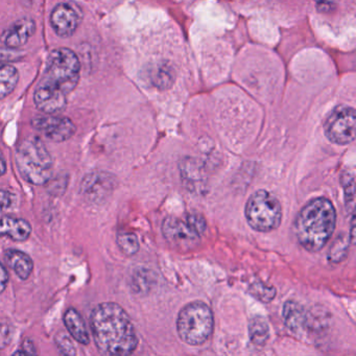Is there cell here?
<instances>
[{
	"mask_svg": "<svg viewBox=\"0 0 356 356\" xmlns=\"http://www.w3.org/2000/svg\"><path fill=\"white\" fill-rule=\"evenodd\" d=\"M32 233V226L24 218L6 216L0 218V238L8 237L14 241H26Z\"/></svg>",
	"mask_w": 356,
	"mask_h": 356,
	"instance_id": "9a60e30c",
	"label": "cell"
},
{
	"mask_svg": "<svg viewBox=\"0 0 356 356\" xmlns=\"http://www.w3.org/2000/svg\"><path fill=\"white\" fill-rule=\"evenodd\" d=\"M90 327L104 355H130L138 346L134 325L126 310L113 302L99 304L91 312Z\"/></svg>",
	"mask_w": 356,
	"mask_h": 356,
	"instance_id": "6da1fadb",
	"label": "cell"
},
{
	"mask_svg": "<svg viewBox=\"0 0 356 356\" xmlns=\"http://www.w3.org/2000/svg\"><path fill=\"white\" fill-rule=\"evenodd\" d=\"M19 80V74L13 66L0 64V99L13 92Z\"/></svg>",
	"mask_w": 356,
	"mask_h": 356,
	"instance_id": "d6986e66",
	"label": "cell"
},
{
	"mask_svg": "<svg viewBox=\"0 0 356 356\" xmlns=\"http://www.w3.org/2000/svg\"><path fill=\"white\" fill-rule=\"evenodd\" d=\"M56 345L60 353L63 355H76L74 343H72L67 333L59 332L55 337Z\"/></svg>",
	"mask_w": 356,
	"mask_h": 356,
	"instance_id": "484cf974",
	"label": "cell"
},
{
	"mask_svg": "<svg viewBox=\"0 0 356 356\" xmlns=\"http://www.w3.org/2000/svg\"><path fill=\"white\" fill-rule=\"evenodd\" d=\"M35 30L36 24L34 20L31 18H22L3 33L0 41L10 49H17L28 42L29 39L34 34Z\"/></svg>",
	"mask_w": 356,
	"mask_h": 356,
	"instance_id": "4fadbf2b",
	"label": "cell"
},
{
	"mask_svg": "<svg viewBox=\"0 0 356 356\" xmlns=\"http://www.w3.org/2000/svg\"><path fill=\"white\" fill-rule=\"evenodd\" d=\"M249 293L259 301L268 303L276 297L277 291L274 286L266 284L261 281H256V282L250 285Z\"/></svg>",
	"mask_w": 356,
	"mask_h": 356,
	"instance_id": "603a6c76",
	"label": "cell"
},
{
	"mask_svg": "<svg viewBox=\"0 0 356 356\" xmlns=\"http://www.w3.org/2000/svg\"><path fill=\"white\" fill-rule=\"evenodd\" d=\"M9 284V274L3 264H0V293H3Z\"/></svg>",
	"mask_w": 356,
	"mask_h": 356,
	"instance_id": "4dcf8cb0",
	"label": "cell"
},
{
	"mask_svg": "<svg viewBox=\"0 0 356 356\" xmlns=\"http://www.w3.org/2000/svg\"><path fill=\"white\" fill-rule=\"evenodd\" d=\"M49 193L51 195H61L65 191L67 186V178L63 176H58L57 178H51L47 183Z\"/></svg>",
	"mask_w": 356,
	"mask_h": 356,
	"instance_id": "4316f807",
	"label": "cell"
},
{
	"mask_svg": "<svg viewBox=\"0 0 356 356\" xmlns=\"http://www.w3.org/2000/svg\"><path fill=\"white\" fill-rule=\"evenodd\" d=\"M314 1L321 9H331L337 3V0H314Z\"/></svg>",
	"mask_w": 356,
	"mask_h": 356,
	"instance_id": "d6a6232c",
	"label": "cell"
},
{
	"mask_svg": "<svg viewBox=\"0 0 356 356\" xmlns=\"http://www.w3.org/2000/svg\"><path fill=\"white\" fill-rule=\"evenodd\" d=\"M8 266L22 280H26L34 270V262L28 254L18 250H8L5 253Z\"/></svg>",
	"mask_w": 356,
	"mask_h": 356,
	"instance_id": "ac0fdd59",
	"label": "cell"
},
{
	"mask_svg": "<svg viewBox=\"0 0 356 356\" xmlns=\"http://www.w3.org/2000/svg\"><path fill=\"white\" fill-rule=\"evenodd\" d=\"M181 176L191 191H203L205 187L206 176L203 168L195 160L187 159L180 164Z\"/></svg>",
	"mask_w": 356,
	"mask_h": 356,
	"instance_id": "2e32d148",
	"label": "cell"
},
{
	"mask_svg": "<svg viewBox=\"0 0 356 356\" xmlns=\"http://www.w3.org/2000/svg\"><path fill=\"white\" fill-rule=\"evenodd\" d=\"M343 191H345L346 207L349 212L353 214L354 203H355V184H354V175L346 174V179H343Z\"/></svg>",
	"mask_w": 356,
	"mask_h": 356,
	"instance_id": "d4e9b609",
	"label": "cell"
},
{
	"mask_svg": "<svg viewBox=\"0 0 356 356\" xmlns=\"http://www.w3.org/2000/svg\"><path fill=\"white\" fill-rule=\"evenodd\" d=\"M13 329L8 324H0V350L5 349L11 343Z\"/></svg>",
	"mask_w": 356,
	"mask_h": 356,
	"instance_id": "f1b7e54d",
	"label": "cell"
},
{
	"mask_svg": "<svg viewBox=\"0 0 356 356\" xmlns=\"http://www.w3.org/2000/svg\"><path fill=\"white\" fill-rule=\"evenodd\" d=\"M80 70V61L74 51L68 49H55L47 58L43 81L67 95L78 85Z\"/></svg>",
	"mask_w": 356,
	"mask_h": 356,
	"instance_id": "52a82bcc",
	"label": "cell"
},
{
	"mask_svg": "<svg viewBox=\"0 0 356 356\" xmlns=\"http://www.w3.org/2000/svg\"><path fill=\"white\" fill-rule=\"evenodd\" d=\"M37 108L45 114H56L66 107V93L42 80L34 95Z\"/></svg>",
	"mask_w": 356,
	"mask_h": 356,
	"instance_id": "8fae6325",
	"label": "cell"
},
{
	"mask_svg": "<svg viewBox=\"0 0 356 356\" xmlns=\"http://www.w3.org/2000/svg\"><path fill=\"white\" fill-rule=\"evenodd\" d=\"M149 274H143V272H138L135 275L133 278V284H134V289L137 291H143V289H147L149 287Z\"/></svg>",
	"mask_w": 356,
	"mask_h": 356,
	"instance_id": "f546056e",
	"label": "cell"
},
{
	"mask_svg": "<svg viewBox=\"0 0 356 356\" xmlns=\"http://www.w3.org/2000/svg\"><path fill=\"white\" fill-rule=\"evenodd\" d=\"M283 320L291 332L301 334L306 330L308 322V314L303 306L293 300H289L283 305Z\"/></svg>",
	"mask_w": 356,
	"mask_h": 356,
	"instance_id": "5bb4252c",
	"label": "cell"
},
{
	"mask_svg": "<svg viewBox=\"0 0 356 356\" xmlns=\"http://www.w3.org/2000/svg\"><path fill=\"white\" fill-rule=\"evenodd\" d=\"M15 201V195L7 189H0V213L10 209Z\"/></svg>",
	"mask_w": 356,
	"mask_h": 356,
	"instance_id": "83f0119b",
	"label": "cell"
},
{
	"mask_svg": "<svg viewBox=\"0 0 356 356\" xmlns=\"http://www.w3.org/2000/svg\"><path fill=\"white\" fill-rule=\"evenodd\" d=\"M206 229L205 218L197 212H189L182 216H168L162 224V232L166 241L172 248L179 250L197 247Z\"/></svg>",
	"mask_w": 356,
	"mask_h": 356,
	"instance_id": "5b68a950",
	"label": "cell"
},
{
	"mask_svg": "<svg viewBox=\"0 0 356 356\" xmlns=\"http://www.w3.org/2000/svg\"><path fill=\"white\" fill-rule=\"evenodd\" d=\"M175 80L174 70L165 63L158 66L153 74V83L158 88L164 90L170 88Z\"/></svg>",
	"mask_w": 356,
	"mask_h": 356,
	"instance_id": "7402d4cb",
	"label": "cell"
},
{
	"mask_svg": "<svg viewBox=\"0 0 356 356\" xmlns=\"http://www.w3.org/2000/svg\"><path fill=\"white\" fill-rule=\"evenodd\" d=\"M118 245L127 256H133L139 251V241L136 235L131 232H120L118 235Z\"/></svg>",
	"mask_w": 356,
	"mask_h": 356,
	"instance_id": "cb8c5ba5",
	"label": "cell"
},
{
	"mask_svg": "<svg viewBox=\"0 0 356 356\" xmlns=\"http://www.w3.org/2000/svg\"><path fill=\"white\" fill-rule=\"evenodd\" d=\"M348 252H349V239L345 236V234H341L331 245L328 252V260L333 264H339L347 257Z\"/></svg>",
	"mask_w": 356,
	"mask_h": 356,
	"instance_id": "44dd1931",
	"label": "cell"
},
{
	"mask_svg": "<svg viewBox=\"0 0 356 356\" xmlns=\"http://www.w3.org/2000/svg\"><path fill=\"white\" fill-rule=\"evenodd\" d=\"M7 172V162L3 157V152L0 149V177L3 176Z\"/></svg>",
	"mask_w": 356,
	"mask_h": 356,
	"instance_id": "836d02e7",
	"label": "cell"
},
{
	"mask_svg": "<svg viewBox=\"0 0 356 356\" xmlns=\"http://www.w3.org/2000/svg\"><path fill=\"white\" fill-rule=\"evenodd\" d=\"M214 328L212 310L202 301L187 304L179 312L177 318V331L184 343L199 346L211 337Z\"/></svg>",
	"mask_w": 356,
	"mask_h": 356,
	"instance_id": "277c9868",
	"label": "cell"
},
{
	"mask_svg": "<svg viewBox=\"0 0 356 356\" xmlns=\"http://www.w3.org/2000/svg\"><path fill=\"white\" fill-rule=\"evenodd\" d=\"M82 20L80 10L72 3H60L51 12V28L60 37H70L76 32Z\"/></svg>",
	"mask_w": 356,
	"mask_h": 356,
	"instance_id": "30bf717a",
	"label": "cell"
},
{
	"mask_svg": "<svg viewBox=\"0 0 356 356\" xmlns=\"http://www.w3.org/2000/svg\"><path fill=\"white\" fill-rule=\"evenodd\" d=\"M113 177L107 172H92L84 178L82 182V193L91 201L105 199L114 188Z\"/></svg>",
	"mask_w": 356,
	"mask_h": 356,
	"instance_id": "7c38bea8",
	"label": "cell"
},
{
	"mask_svg": "<svg viewBox=\"0 0 356 356\" xmlns=\"http://www.w3.org/2000/svg\"><path fill=\"white\" fill-rule=\"evenodd\" d=\"M16 163L22 178L31 184H47L53 176V158L38 138L26 139L20 143Z\"/></svg>",
	"mask_w": 356,
	"mask_h": 356,
	"instance_id": "3957f363",
	"label": "cell"
},
{
	"mask_svg": "<svg viewBox=\"0 0 356 356\" xmlns=\"http://www.w3.org/2000/svg\"><path fill=\"white\" fill-rule=\"evenodd\" d=\"M325 134L331 143L339 145H349L355 139V110L339 106L333 110L325 122Z\"/></svg>",
	"mask_w": 356,
	"mask_h": 356,
	"instance_id": "ba28073f",
	"label": "cell"
},
{
	"mask_svg": "<svg viewBox=\"0 0 356 356\" xmlns=\"http://www.w3.org/2000/svg\"><path fill=\"white\" fill-rule=\"evenodd\" d=\"M32 124L47 138L55 143L68 140L76 131V126L70 118L54 116L53 114L37 116L33 120Z\"/></svg>",
	"mask_w": 356,
	"mask_h": 356,
	"instance_id": "9c48e42d",
	"label": "cell"
},
{
	"mask_svg": "<svg viewBox=\"0 0 356 356\" xmlns=\"http://www.w3.org/2000/svg\"><path fill=\"white\" fill-rule=\"evenodd\" d=\"M64 324L67 328L70 334L82 345H88L90 343V335L87 330L84 320L78 310L70 308L64 314Z\"/></svg>",
	"mask_w": 356,
	"mask_h": 356,
	"instance_id": "e0dca14e",
	"label": "cell"
},
{
	"mask_svg": "<svg viewBox=\"0 0 356 356\" xmlns=\"http://www.w3.org/2000/svg\"><path fill=\"white\" fill-rule=\"evenodd\" d=\"M22 350L26 354H36V349H35L34 343L31 339H26L22 343Z\"/></svg>",
	"mask_w": 356,
	"mask_h": 356,
	"instance_id": "1f68e13d",
	"label": "cell"
},
{
	"mask_svg": "<svg viewBox=\"0 0 356 356\" xmlns=\"http://www.w3.org/2000/svg\"><path fill=\"white\" fill-rule=\"evenodd\" d=\"M337 225L334 206L326 197L308 202L296 218L293 230L300 245L306 251H321L332 236Z\"/></svg>",
	"mask_w": 356,
	"mask_h": 356,
	"instance_id": "7a4b0ae2",
	"label": "cell"
},
{
	"mask_svg": "<svg viewBox=\"0 0 356 356\" xmlns=\"http://www.w3.org/2000/svg\"><path fill=\"white\" fill-rule=\"evenodd\" d=\"M249 335L252 343L258 347L264 346L270 337V327L266 318L262 316H254L249 323Z\"/></svg>",
	"mask_w": 356,
	"mask_h": 356,
	"instance_id": "ffe728a7",
	"label": "cell"
},
{
	"mask_svg": "<svg viewBox=\"0 0 356 356\" xmlns=\"http://www.w3.org/2000/svg\"><path fill=\"white\" fill-rule=\"evenodd\" d=\"M245 212L248 224L259 232L276 230L282 220L280 202L266 191L254 193L248 200Z\"/></svg>",
	"mask_w": 356,
	"mask_h": 356,
	"instance_id": "8992f818",
	"label": "cell"
}]
</instances>
